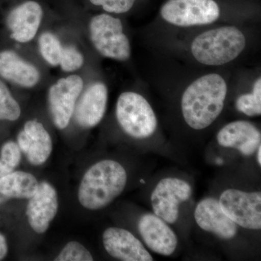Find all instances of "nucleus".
<instances>
[{
	"instance_id": "obj_1",
	"label": "nucleus",
	"mask_w": 261,
	"mask_h": 261,
	"mask_svg": "<svg viewBox=\"0 0 261 261\" xmlns=\"http://www.w3.org/2000/svg\"><path fill=\"white\" fill-rule=\"evenodd\" d=\"M227 85L221 75L211 73L190 84L181 97V111L189 126L195 130L207 128L224 107Z\"/></svg>"
},
{
	"instance_id": "obj_2",
	"label": "nucleus",
	"mask_w": 261,
	"mask_h": 261,
	"mask_svg": "<svg viewBox=\"0 0 261 261\" xmlns=\"http://www.w3.org/2000/svg\"><path fill=\"white\" fill-rule=\"evenodd\" d=\"M126 183V171L121 164L112 160L99 161L84 174L79 200L88 210L104 208L121 195Z\"/></svg>"
},
{
	"instance_id": "obj_3",
	"label": "nucleus",
	"mask_w": 261,
	"mask_h": 261,
	"mask_svg": "<svg viewBox=\"0 0 261 261\" xmlns=\"http://www.w3.org/2000/svg\"><path fill=\"white\" fill-rule=\"evenodd\" d=\"M246 45L243 33L234 27L207 31L194 39L192 53L199 63L221 65L238 58Z\"/></svg>"
},
{
	"instance_id": "obj_4",
	"label": "nucleus",
	"mask_w": 261,
	"mask_h": 261,
	"mask_svg": "<svg viewBox=\"0 0 261 261\" xmlns=\"http://www.w3.org/2000/svg\"><path fill=\"white\" fill-rule=\"evenodd\" d=\"M117 121L127 135L135 139L152 136L158 126L157 118L150 105L140 94L122 93L117 101Z\"/></svg>"
},
{
	"instance_id": "obj_5",
	"label": "nucleus",
	"mask_w": 261,
	"mask_h": 261,
	"mask_svg": "<svg viewBox=\"0 0 261 261\" xmlns=\"http://www.w3.org/2000/svg\"><path fill=\"white\" fill-rule=\"evenodd\" d=\"M89 32L91 41L101 56L118 61L130 58L129 40L119 18L106 13L95 15L89 23Z\"/></svg>"
},
{
	"instance_id": "obj_6",
	"label": "nucleus",
	"mask_w": 261,
	"mask_h": 261,
	"mask_svg": "<svg viewBox=\"0 0 261 261\" xmlns=\"http://www.w3.org/2000/svg\"><path fill=\"white\" fill-rule=\"evenodd\" d=\"M161 15L168 23L188 27L214 23L219 18L220 9L214 0H168Z\"/></svg>"
},
{
	"instance_id": "obj_7",
	"label": "nucleus",
	"mask_w": 261,
	"mask_h": 261,
	"mask_svg": "<svg viewBox=\"0 0 261 261\" xmlns=\"http://www.w3.org/2000/svg\"><path fill=\"white\" fill-rule=\"evenodd\" d=\"M219 202L225 214L238 226L247 229H260V192L228 189L221 194Z\"/></svg>"
},
{
	"instance_id": "obj_8",
	"label": "nucleus",
	"mask_w": 261,
	"mask_h": 261,
	"mask_svg": "<svg viewBox=\"0 0 261 261\" xmlns=\"http://www.w3.org/2000/svg\"><path fill=\"white\" fill-rule=\"evenodd\" d=\"M192 189L188 182L181 178H163L154 187L151 195L154 214L167 224L176 222L179 206L191 197Z\"/></svg>"
},
{
	"instance_id": "obj_9",
	"label": "nucleus",
	"mask_w": 261,
	"mask_h": 261,
	"mask_svg": "<svg viewBox=\"0 0 261 261\" xmlns=\"http://www.w3.org/2000/svg\"><path fill=\"white\" fill-rule=\"evenodd\" d=\"M83 87V80L78 75L62 78L51 86L48 92V104L57 128L64 129L69 124Z\"/></svg>"
},
{
	"instance_id": "obj_10",
	"label": "nucleus",
	"mask_w": 261,
	"mask_h": 261,
	"mask_svg": "<svg viewBox=\"0 0 261 261\" xmlns=\"http://www.w3.org/2000/svg\"><path fill=\"white\" fill-rule=\"evenodd\" d=\"M58 210V194L48 182L39 184L37 191L29 198L27 216L35 232L43 233L49 228Z\"/></svg>"
},
{
	"instance_id": "obj_11",
	"label": "nucleus",
	"mask_w": 261,
	"mask_h": 261,
	"mask_svg": "<svg viewBox=\"0 0 261 261\" xmlns=\"http://www.w3.org/2000/svg\"><path fill=\"white\" fill-rule=\"evenodd\" d=\"M103 245L111 256L123 261H152L153 257L133 233L111 227L102 235Z\"/></svg>"
},
{
	"instance_id": "obj_12",
	"label": "nucleus",
	"mask_w": 261,
	"mask_h": 261,
	"mask_svg": "<svg viewBox=\"0 0 261 261\" xmlns=\"http://www.w3.org/2000/svg\"><path fill=\"white\" fill-rule=\"evenodd\" d=\"M42 18V8L37 2L29 0L18 5L7 17L10 37L18 42H30L35 37Z\"/></svg>"
},
{
	"instance_id": "obj_13",
	"label": "nucleus",
	"mask_w": 261,
	"mask_h": 261,
	"mask_svg": "<svg viewBox=\"0 0 261 261\" xmlns=\"http://www.w3.org/2000/svg\"><path fill=\"white\" fill-rule=\"evenodd\" d=\"M138 228L146 245L152 251L169 256L176 250L178 245L176 233L166 221L156 215H144L139 221Z\"/></svg>"
},
{
	"instance_id": "obj_14",
	"label": "nucleus",
	"mask_w": 261,
	"mask_h": 261,
	"mask_svg": "<svg viewBox=\"0 0 261 261\" xmlns=\"http://www.w3.org/2000/svg\"><path fill=\"white\" fill-rule=\"evenodd\" d=\"M194 216L196 223L204 231L224 240L236 236L238 225L225 214L216 199L207 197L201 200L196 207Z\"/></svg>"
},
{
	"instance_id": "obj_15",
	"label": "nucleus",
	"mask_w": 261,
	"mask_h": 261,
	"mask_svg": "<svg viewBox=\"0 0 261 261\" xmlns=\"http://www.w3.org/2000/svg\"><path fill=\"white\" fill-rule=\"evenodd\" d=\"M19 148L34 166H40L49 159L53 141L42 123L35 120L27 121L18 136Z\"/></svg>"
},
{
	"instance_id": "obj_16",
	"label": "nucleus",
	"mask_w": 261,
	"mask_h": 261,
	"mask_svg": "<svg viewBox=\"0 0 261 261\" xmlns=\"http://www.w3.org/2000/svg\"><path fill=\"white\" fill-rule=\"evenodd\" d=\"M108 103V89L101 82L92 84L86 89L75 105V121L84 128L97 126L105 116Z\"/></svg>"
},
{
	"instance_id": "obj_17",
	"label": "nucleus",
	"mask_w": 261,
	"mask_h": 261,
	"mask_svg": "<svg viewBox=\"0 0 261 261\" xmlns=\"http://www.w3.org/2000/svg\"><path fill=\"white\" fill-rule=\"evenodd\" d=\"M216 139L219 145L237 149L245 156L255 153L261 144L260 130L252 123L245 121L228 123L219 130Z\"/></svg>"
},
{
	"instance_id": "obj_18",
	"label": "nucleus",
	"mask_w": 261,
	"mask_h": 261,
	"mask_svg": "<svg viewBox=\"0 0 261 261\" xmlns=\"http://www.w3.org/2000/svg\"><path fill=\"white\" fill-rule=\"evenodd\" d=\"M0 76L25 88L35 87L41 78L37 68L12 50L0 51Z\"/></svg>"
},
{
	"instance_id": "obj_19",
	"label": "nucleus",
	"mask_w": 261,
	"mask_h": 261,
	"mask_svg": "<svg viewBox=\"0 0 261 261\" xmlns=\"http://www.w3.org/2000/svg\"><path fill=\"white\" fill-rule=\"evenodd\" d=\"M35 176L23 171H13L0 178V205L10 199H29L37 191Z\"/></svg>"
},
{
	"instance_id": "obj_20",
	"label": "nucleus",
	"mask_w": 261,
	"mask_h": 261,
	"mask_svg": "<svg viewBox=\"0 0 261 261\" xmlns=\"http://www.w3.org/2000/svg\"><path fill=\"white\" fill-rule=\"evenodd\" d=\"M39 47L44 61L51 66L60 65L63 47L59 39L51 32H44L39 38Z\"/></svg>"
},
{
	"instance_id": "obj_21",
	"label": "nucleus",
	"mask_w": 261,
	"mask_h": 261,
	"mask_svg": "<svg viewBox=\"0 0 261 261\" xmlns=\"http://www.w3.org/2000/svg\"><path fill=\"white\" fill-rule=\"evenodd\" d=\"M236 108L247 116H260L261 79L254 84L252 93L243 94L237 99Z\"/></svg>"
},
{
	"instance_id": "obj_22",
	"label": "nucleus",
	"mask_w": 261,
	"mask_h": 261,
	"mask_svg": "<svg viewBox=\"0 0 261 261\" xmlns=\"http://www.w3.org/2000/svg\"><path fill=\"white\" fill-rule=\"evenodd\" d=\"M21 110L9 89L0 80V120L15 121L20 116Z\"/></svg>"
},
{
	"instance_id": "obj_23",
	"label": "nucleus",
	"mask_w": 261,
	"mask_h": 261,
	"mask_svg": "<svg viewBox=\"0 0 261 261\" xmlns=\"http://www.w3.org/2000/svg\"><path fill=\"white\" fill-rule=\"evenodd\" d=\"M56 261H92L93 257L82 244L71 241L67 244L56 258Z\"/></svg>"
},
{
	"instance_id": "obj_24",
	"label": "nucleus",
	"mask_w": 261,
	"mask_h": 261,
	"mask_svg": "<svg viewBox=\"0 0 261 261\" xmlns=\"http://www.w3.org/2000/svg\"><path fill=\"white\" fill-rule=\"evenodd\" d=\"M84 62V56L76 48L73 46L63 47L60 62L62 70L65 72L75 71L82 68Z\"/></svg>"
},
{
	"instance_id": "obj_25",
	"label": "nucleus",
	"mask_w": 261,
	"mask_h": 261,
	"mask_svg": "<svg viewBox=\"0 0 261 261\" xmlns=\"http://www.w3.org/2000/svg\"><path fill=\"white\" fill-rule=\"evenodd\" d=\"M92 5L101 6L108 13L121 14L129 11L136 0H89Z\"/></svg>"
},
{
	"instance_id": "obj_26",
	"label": "nucleus",
	"mask_w": 261,
	"mask_h": 261,
	"mask_svg": "<svg viewBox=\"0 0 261 261\" xmlns=\"http://www.w3.org/2000/svg\"><path fill=\"white\" fill-rule=\"evenodd\" d=\"M0 159H3L10 167L15 170L20 164L21 159V153L18 144L14 142L5 143L2 147Z\"/></svg>"
},
{
	"instance_id": "obj_27",
	"label": "nucleus",
	"mask_w": 261,
	"mask_h": 261,
	"mask_svg": "<svg viewBox=\"0 0 261 261\" xmlns=\"http://www.w3.org/2000/svg\"><path fill=\"white\" fill-rule=\"evenodd\" d=\"M8 244L6 239L2 233H0V260H3L8 253Z\"/></svg>"
},
{
	"instance_id": "obj_28",
	"label": "nucleus",
	"mask_w": 261,
	"mask_h": 261,
	"mask_svg": "<svg viewBox=\"0 0 261 261\" xmlns=\"http://www.w3.org/2000/svg\"><path fill=\"white\" fill-rule=\"evenodd\" d=\"M13 171H14V169L10 167L9 165L5 163L3 159H0V178Z\"/></svg>"
},
{
	"instance_id": "obj_29",
	"label": "nucleus",
	"mask_w": 261,
	"mask_h": 261,
	"mask_svg": "<svg viewBox=\"0 0 261 261\" xmlns=\"http://www.w3.org/2000/svg\"><path fill=\"white\" fill-rule=\"evenodd\" d=\"M261 147L260 145L257 147V163H258L259 166H260L261 165Z\"/></svg>"
}]
</instances>
